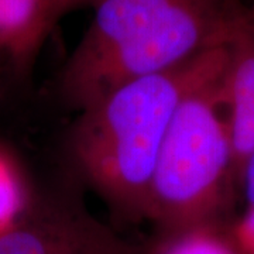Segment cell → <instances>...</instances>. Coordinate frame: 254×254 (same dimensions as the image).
<instances>
[{"label":"cell","mask_w":254,"mask_h":254,"mask_svg":"<svg viewBox=\"0 0 254 254\" xmlns=\"http://www.w3.org/2000/svg\"><path fill=\"white\" fill-rule=\"evenodd\" d=\"M68 60L63 95L83 110L126 82L168 71L226 44L242 0H95Z\"/></svg>","instance_id":"obj_1"},{"label":"cell","mask_w":254,"mask_h":254,"mask_svg":"<svg viewBox=\"0 0 254 254\" xmlns=\"http://www.w3.org/2000/svg\"><path fill=\"white\" fill-rule=\"evenodd\" d=\"M226 53L212 47L168 71L141 76L82 110L73 154L83 173L116 206L145 216L160 150L184 95Z\"/></svg>","instance_id":"obj_2"},{"label":"cell","mask_w":254,"mask_h":254,"mask_svg":"<svg viewBox=\"0 0 254 254\" xmlns=\"http://www.w3.org/2000/svg\"><path fill=\"white\" fill-rule=\"evenodd\" d=\"M225 55L184 95L167 130L145 216L167 237L216 226L225 212L235 157L223 99Z\"/></svg>","instance_id":"obj_3"},{"label":"cell","mask_w":254,"mask_h":254,"mask_svg":"<svg viewBox=\"0 0 254 254\" xmlns=\"http://www.w3.org/2000/svg\"><path fill=\"white\" fill-rule=\"evenodd\" d=\"M81 209L51 208L0 232V254H133Z\"/></svg>","instance_id":"obj_4"},{"label":"cell","mask_w":254,"mask_h":254,"mask_svg":"<svg viewBox=\"0 0 254 254\" xmlns=\"http://www.w3.org/2000/svg\"><path fill=\"white\" fill-rule=\"evenodd\" d=\"M223 99L236 182L254 150V6L242 10L227 38Z\"/></svg>","instance_id":"obj_5"},{"label":"cell","mask_w":254,"mask_h":254,"mask_svg":"<svg viewBox=\"0 0 254 254\" xmlns=\"http://www.w3.org/2000/svg\"><path fill=\"white\" fill-rule=\"evenodd\" d=\"M61 16V0H0V53L27 65Z\"/></svg>","instance_id":"obj_6"},{"label":"cell","mask_w":254,"mask_h":254,"mask_svg":"<svg viewBox=\"0 0 254 254\" xmlns=\"http://www.w3.org/2000/svg\"><path fill=\"white\" fill-rule=\"evenodd\" d=\"M154 254H239L229 236L216 226L192 229L168 236Z\"/></svg>","instance_id":"obj_7"},{"label":"cell","mask_w":254,"mask_h":254,"mask_svg":"<svg viewBox=\"0 0 254 254\" xmlns=\"http://www.w3.org/2000/svg\"><path fill=\"white\" fill-rule=\"evenodd\" d=\"M23 203L24 195L17 174L0 155V232L17 222Z\"/></svg>","instance_id":"obj_8"},{"label":"cell","mask_w":254,"mask_h":254,"mask_svg":"<svg viewBox=\"0 0 254 254\" xmlns=\"http://www.w3.org/2000/svg\"><path fill=\"white\" fill-rule=\"evenodd\" d=\"M239 254H254V208L249 206L229 235Z\"/></svg>","instance_id":"obj_9"},{"label":"cell","mask_w":254,"mask_h":254,"mask_svg":"<svg viewBox=\"0 0 254 254\" xmlns=\"http://www.w3.org/2000/svg\"><path fill=\"white\" fill-rule=\"evenodd\" d=\"M239 184L243 187L249 206L254 208V150L246 160L242 174H240Z\"/></svg>","instance_id":"obj_10"},{"label":"cell","mask_w":254,"mask_h":254,"mask_svg":"<svg viewBox=\"0 0 254 254\" xmlns=\"http://www.w3.org/2000/svg\"><path fill=\"white\" fill-rule=\"evenodd\" d=\"M95 0H61V9H63V14L69 11L71 9L79 7V6H85V4H92Z\"/></svg>","instance_id":"obj_11"}]
</instances>
